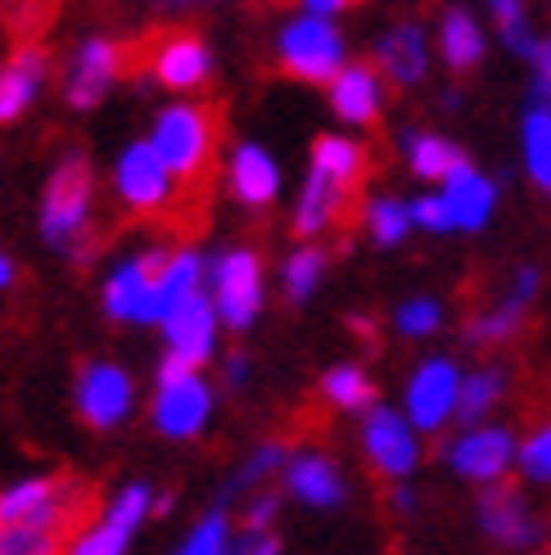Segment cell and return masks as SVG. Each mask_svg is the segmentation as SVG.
<instances>
[{"label":"cell","mask_w":551,"mask_h":555,"mask_svg":"<svg viewBox=\"0 0 551 555\" xmlns=\"http://www.w3.org/2000/svg\"><path fill=\"white\" fill-rule=\"evenodd\" d=\"M150 515H154V492L145 483H127L91 529H81L73 538V551L77 555H123Z\"/></svg>","instance_id":"obj_10"},{"label":"cell","mask_w":551,"mask_h":555,"mask_svg":"<svg viewBox=\"0 0 551 555\" xmlns=\"http://www.w3.org/2000/svg\"><path fill=\"white\" fill-rule=\"evenodd\" d=\"M285 488L298 496L303 506H312V511H335L344 506V475L335 469V461L321 456V452H298L285 461Z\"/></svg>","instance_id":"obj_20"},{"label":"cell","mask_w":551,"mask_h":555,"mask_svg":"<svg viewBox=\"0 0 551 555\" xmlns=\"http://www.w3.org/2000/svg\"><path fill=\"white\" fill-rule=\"evenodd\" d=\"M438 185H444L438 194L448 199L457 231H484L488 221H492V208H498V185H492L479 168H471L465 158H457L452 168H448V177L438 181Z\"/></svg>","instance_id":"obj_16"},{"label":"cell","mask_w":551,"mask_h":555,"mask_svg":"<svg viewBox=\"0 0 551 555\" xmlns=\"http://www.w3.org/2000/svg\"><path fill=\"white\" fill-rule=\"evenodd\" d=\"M285 461H290V452L281 448V442H267V448H258L249 461H244V469L231 479V488H227V496H235V492H244V488H254V483H262L267 475H276V469H285Z\"/></svg>","instance_id":"obj_38"},{"label":"cell","mask_w":551,"mask_h":555,"mask_svg":"<svg viewBox=\"0 0 551 555\" xmlns=\"http://www.w3.org/2000/svg\"><path fill=\"white\" fill-rule=\"evenodd\" d=\"M534 298H538V271H534V267H525V271L515 275L511 294L498 302V308H488V312L471 317V325H465V339L479 344V348L507 344V339L515 335V330H520V321H525V312L534 308Z\"/></svg>","instance_id":"obj_19"},{"label":"cell","mask_w":551,"mask_h":555,"mask_svg":"<svg viewBox=\"0 0 551 555\" xmlns=\"http://www.w3.org/2000/svg\"><path fill=\"white\" fill-rule=\"evenodd\" d=\"M321 398L339 411H367L375 402V384L362 366H335L321 379Z\"/></svg>","instance_id":"obj_30"},{"label":"cell","mask_w":551,"mask_h":555,"mask_svg":"<svg viewBox=\"0 0 551 555\" xmlns=\"http://www.w3.org/2000/svg\"><path fill=\"white\" fill-rule=\"evenodd\" d=\"M348 194H353V185H339L335 177H325V172L312 168L308 181H303V190H298V204H294V235L298 240H317L321 231H330L344 217Z\"/></svg>","instance_id":"obj_21"},{"label":"cell","mask_w":551,"mask_h":555,"mask_svg":"<svg viewBox=\"0 0 551 555\" xmlns=\"http://www.w3.org/2000/svg\"><path fill=\"white\" fill-rule=\"evenodd\" d=\"M0 5H5V0H0Z\"/></svg>","instance_id":"obj_46"},{"label":"cell","mask_w":551,"mask_h":555,"mask_svg":"<svg viewBox=\"0 0 551 555\" xmlns=\"http://www.w3.org/2000/svg\"><path fill=\"white\" fill-rule=\"evenodd\" d=\"M91 208H95V172L81 154H68L50 172L41 194V240L50 248H68L73 258H87Z\"/></svg>","instance_id":"obj_1"},{"label":"cell","mask_w":551,"mask_h":555,"mask_svg":"<svg viewBox=\"0 0 551 555\" xmlns=\"http://www.w3.org/2000/svg\"><path fill=\"white\" fill-rule=\"evenodd\" d=\"M217 330H222V317H217V308H213V294L195 289L185 302H177V308L163 317V339H168V357H177V362H185V366L213 362V352H217Z\"/></svg>","instance_id":"obj_13"},{"label":"cell","mask_w":551,"mask_h":555,"mask_svg":"<svg viewBox=\"0 0 551 555\" xmlns=\"http://www.w3.org/2000/svg\"><path fill=\"white\" fill-rule=\"evenodd\" d=\"M114 190L118 199L141 212V217H154V212H168L172 199H177V177L168 172V163L158 158V150L150 141H136L118 154L114 163Z\"/></svg>","instance_id":"obj_6"},{"label":"cell","mask_w":551,"mask_h":555,"mask_svg":"<svg viewBox=\"0 0 551 555\" xmlns=\"http://www.w3.org/2000/svg\"><path fill=\"white\" fill-rule=\"evenodd\" d=\"M276 511H281V502H276L271 492H262V496H254L249 506H244V529H271V519H276Z\"/></svg>","instance_id":"obj_41"},{"label":"cell","mask_w":551,"mask_h":555,"mask_svg":"<svg viewBox=\"0 0 551 555\" xmlns=\"http://www.w3.org/2000/svg\"><path fill=\"white\" fill-rule=\"evenodd\" d=\"M375 64H380L384 77L394 81V87H417V81L425 77V68H430V41H425V33L417 23L389 27V33L380 37V46H375Z\"/></svg>","instance_id":"obj_24"},{"label":"cell","mask_w":551,"mask_h":555,"mask_svg":"<svg viewBox=\"0 0 551 555\" xmlns=\"http://www.w3.org/2000/svg\"><path fill=\"white\" fill-rule=\"evenodd\" d=\"M312 168L325 172V177H335L339 185L357 190V181H362V172H367V154H362V145H357L353 135H317Z\"/></svg>","instance_id":"obj_27"},{"label":"cell","mask_w":551,"mask_h":555,"mask_svg":"<svg viewBox=\"0 0 551 555\" xmlns=\"http://www.w3.org/2000/svg\"><path fill=\"white\" fill-rule=\"evenodd\" d=\"M276 64L294 81H317V87H325V81L344 68L339 27L330 23V14H312V10L294 14L281 33H276Z\"/></svg>","instance_id":"obj_4"},{"label":"cell","mask_w":551,"mask_h":555,"mask_svg":"<svg viewBox=\"0 0 551 555\" xmlns=\"http://www.w3.org/2000/svg\"><path fill=\"white\" fill-rule=\"evenodd\" d=\"M195 289H204V258L195 248H172L154 271V298H150V325H163L177 302H185Z\"/></svg>","instance_id":"obj_25"},{"label":"cell","mask_w":551,"mask_h":555,"mask_svg":"<svg viewBox=\"0 0 551 555\" xmlns=\"http://www.w3.org/2000/svg\"><path fill=\"white\" fill-rule=\"evenodd\" d=\"M411 221H417L421 231H430V235L457 231L452 227V208H448L444 194H421V199H411Z\"/></svg>","instance_id":"obj_39"},{"label":"cell","mask_w":551,"mask_h":555,"mask_svg":"<svg viewBox=\"0 0 551 555\" xmlns=\"http://www.w3.org/2000/svg\"><path fill=\"white\" fill-rule=\"evenodd\" d=\"M515 461H520V475L529 483H551V421H542L525 442H520Z\"/></svg>","instance_id":"obj_35"},{"label":"cell","mask_w":551,"mask_h":555,"mask_svg":"<svg viewBox=\"0 0 551 555\" xmlns=\"http://www.w3.org/2000/svg\"><path fill=\"white\" fill-rule=\"evenodd\" d=\"M213 308L231 330H249L262 312V267L254 248H227L222 258L208 267Z\"/></svg>","instance_id":"obj_5"},{"label":"cell","mask_w":551,"mask_h":555,"mask_svg":"<svg viewBox=\"0 0 551 555\" xmlns=\"http://www.w3.org/2000/svg\"><path fill=\"white\" fill-rule=\"evenodd\" d=\"M227 185L244 208H267L281 194V168L262 145H235L227 163Z\"/></svg>","instance_id":"obj_22"},{"label":"cell","mask_w":551,"mask_h":555,"mask_svg":"<svg viewBox=\"0 0 551 555\" xmlns=\"http://www.w3.org/2000/svg\"><path fill=\"white\" fill-rule=\"evenodd\" d=\"M46 73H50V60L41 46H18L5 64H0V122H18L27 108L37 104L41 87H46Z\"/></svg>","instance_id":"obj_17"},{"label":"cell","mask_w":551,"mask_h":555,"mask_svg":"<svg viewBox=\"0 0 551 555\" xmlns=\"http://www.w3.org/2000/svg\"><path fill=\"white\" fill-rule=\"evenodd\" d=\"M150 145L158 150V158L168 163V172L181 185L204 181L213 150H217V114L213 104H195V100H177L168 108H158V118L150 127Z\"/></svg>","instance_id":"obj_2"},{"label":"cell","mask_w":551,"mask_h":555,"mask_svg":"<svg viewBox=\"0 0 551 555\" xmlns=\"http://www.w3.org/2000/svg\"><path fill=\"white\" fill-rule=\"evenodd\" d=\"M534 104H551V37L534 50Z\"/></svg>","instance_id":"obj_40"},{"label":"cell","mask_w":551,"mask_h":555,"mask_svg":"<svg viewBox=\"0 0 551 555\" xmlns=\"http://www.w3.org/2000/svg\"><path fill=\"white\" fill-rule=\"evenodd\" d=\"M213 421V388L200 375V366H185L177 357L158 366L154 402H150V425L163 438H200L204 425Z\"/></svg>","instance_id":"obj_3"},{"label":"cell","mask_w":551,"mask_h":555,"mask_svg":"<svg viewBox=\"0 0 551 555\" xmlns=\"http://www.w3.org/2000/svg\"><path fill=\"white\" fill-rule=\"evenodd\" d=\"M330 87V108L335 118L348 127H371L384 108V81L371 64H344L335 77L325 81Z\"/></svg>","instance_id":"obj_18"},{"label":"cell","mask_w":551,"mask_h":555,"mask_svg":"<svg viewBox=\"0 0 551 555\" xmlns=\"http://www.w3.org/2000/svg\"><path fill=\"white\" fill-rule=\"evenodd\" d=\"M444 461L452 465V475L471 483H498L507 479V469L515 465V438L502 425H471L457 442L444 448Z\"/></svg>","instance_id":"obj_12"},{"label":"cell","mask_w":551,"mask_h":555,"mask_svg":"<svg viewBox=\"0 0 551 555\" xmlns=\"http://www.w3.org/2000/svg\"><path fill=\"white\" fill-rule=\"evenodd\" d=\"M348 5H357V0H303V10H312V14H330V18H335L339 10H348Z\"/></svg>","instance_id":"obj_43"},{"label":"cell","mask_w":551,"mask_h":555,"mask_svg":"<svg viewBox=\"0 0 551 555\" xmlns=\"http://www.w3.org/2000/svg\"><path fill=\"white\" fill-rule=\"evenodd\" d=\"M457 158H465V154L452 141H444V135H430V131L407 135V163L421 181H444Z\"/></svg>","instance_id":"obj_31"},{"label":"cell","mask_w":551,"mask_h":555,"mask_svg":"<svg viewBox=\"0 0 551 555\" xmlns=\"http://www.w3.org/2000/svg\"><path fill=\"white\" fill-rule=\"evenodd\" d=\"M362 452L384 479H411L421 465V429L407 421V411L394 406H367L362 421Z\"/></svg>","instance_id":"obj_7"},{"label":"cell","mask_w":551,"mask_h":555,"mask_svg":"<svg viewBox=\"0 0 551 555\" xmlns=\"http://www.w3.org/2000/svg\"><path fill=\"white\" fill-rule=\"evenodd\" d=\"M127 68V54L118 41L108 37H87L73 50V64L64 73V100L77 114H91L95 104H104V95L114 91V81Z\"/></svg>","instance_id":"obj_9"},{"label":"cell","mask_w":551,"mask_h":555,"mask_svg":"<svg viewBox=\"0 0 551 555\" xmlns=\"http://www.w3.org/2000/svg\"><path fill=\"white\" fill-rule=\"evenodd\" d=\"M244 379H249V357H231V362H227V384H244Z\"/></svg>","instance_id":"obj_44"},{"label":"cell","mask_w":551,"mask_h":555,"mask_svg":"<svg viewBox=\"0 0 551 555\" xmlns=\"http://www.w3.org/2000/svg\"><path fill=\"white\" fill-rule=\"evenodd\" d=\"M208 5H222V0H154L158 14H190V10H208Z\"/></svg>","instance_id":"obj_42"},{"label":"cell","mask_w":551,"mask_h":555,"mask_svg":"<svg viewBox=\"0 0 551 555\" xmlns=\"http://www.w3.org/2000/svg\"><path fill=\"white\" fill-rule=\"evenodd\" d=\"M150 73L168 91H200L213 77V50L200 33H168L150 54Z\"/></svg>","instance_id":"obj_15"},{"label":"cell","mask_w":551,"mask_h":555,"mask_svg":"<svg viewBox=\"0 0 551 555\" xmlns=\"http://www.w3.org/2000/svg\"><path fill=\"white\" fill-rule=\"evenodd\" d=\"M492 18H498V33L507 37V46L515 54H525V60H534L538 41L529 37V23H525V0H488Z\"/></svg>","instance_id":"obj_34"},{"label":"cell","mask_w":551,"mask_h":555,"mask_svg":"<svg viewBox=\"0 0 551 555\" xmlns=\"http://www.w3.org/2000/svg\"><path fill=\"white\" fill-rule=\"evenodd\" d=\"M217 551H231V524L222 511H208L195 529L185 533L181 555H217Z\"/></svg>","instance_id":"obj_36"},{"label":"cell","mask_w":551,"mask_h":555,"mask_svg":"<svg viewBox=\"0 0 551 555\" xmlns=\"http://www.w3.org/2000/svg\"><path fill=\"white\" fill-rule=\"evenodd\" d=\"M461 371L457 362H448V357H430V362H421L417 371H411L407 379V421L417 425L421 434H434L444 429L448 421H457V402H461Z\"/></svg>","instance_id":"obj_8"},{"label":"cell","mask_w":551,"mask_h":555,"mask_svg":"<svg viewBox=\"0 0 551 555\" xmlns=\"http://www.w3.org/2000/svg\"><path fill=\"white\" fill-rule=\"evenodd\" d=\"M479 529L502 546H534L538 542V524L529 519L520 492L502 488V479L488 483V492L479 496Z\"/></svg>","instance_id":"obj_23"},{"label":"cell","mask_w":551,"mask_h":555,"mask_svg":"<svg viewBox=\"0 0 551 555\" xmlns=\"http://www.w3.org/2000/svg\"><path fill=\"white\" fill-rule=\"evenodd\" d=\"M394 325H398L402 339H425V335H434V330L444 325V308H438L434 298H411V302L398 308Z\"/></svg>","instance_id":"obj_37"},{"label":"cell","mask_w":551,"mask_h":555,"mask_svg":"<svg viewBox=\"0 0 551 555\" xmlns=\"http://www.w3.org/2000/svg\"><path fill=\"white\" fill-rule=\"evenodd\" d=\"M10 285H14V262L0 254V289H10Z\"/></svg>","instance_id":"obj_45"},{"label":"cell","mask_w":551,"mask_h":555,"mask_svg":"<svg viewBox=\"0 0 551 555\" xmlns=\"http://www.w3.org/2000/svg\"><path fill=\"white\" fill-rule=\"evenodd\" d=\"M411 227H417V221H411V204H398V199H371L367 204V231L380 248L402 244L411 235Z\"/></svg>","instance_id":"obj_33"},{"label":"cell","mask_w":551,"mask_h":555,"mask_svg":"<svg viewBox=\"0 0 551 555\" xmlns=\"http://www.w3.org/2000/svg\"><path fill=\"white\" fill-rule=\"evenodd\" d=\"M77 415L91 429H118L136 406V379L114 362H91L77 375Z\"/></svg>","instance_id":"obj_11"},{"label":"cell","mask_w":551,"mask_h":555,"mask_svg":"<svg viewBox=\"0 0 551 555\" xmlns=\"http://www.w3.org/2000/svg\"><path fill=\"white\" fill-rule=\"evenodd\" d=\"M321 275H325V248L317 244H303L298 254L285 258V271H281V285H285V298L290 302H308L321 285Z\"/></svg>","instance_id":"obj_32"},{"label":"cell","mask_w":551,"mask_h":555,"mask_svg":"<svg viewBox=\"0 0 551 555\" xmlns=\"http://www.w3.org/2000/svg\"><path fill=\"white\" fill-rule=\"evenodd\" d=\"M168 258L163 248H150V254L123 258L104 281V312L114 321L127 325H150V298H154V271Z\"/></svg>","instance_id":"obj_14"},{"label":"cell","mask_w":551,"mask_h":555,"mask_svg":"<svg viewBox=\"0 0 551 555\" xmlns=\"http://www.w3.org/2000/svg\"><path fill=\"white\" fill-rule=\"evenodd\" d=\"M438 54H444V64L457 73H471L484 60V27L475 23V14L448 10L438 18Z\"/></svg>","instance_id":"obj_26"},{"label":"cell","mask_w":551,"mask_h":555,"mask_svg":"<svg viewBox=\"0 0 551 555\" xmlns=\"http://www.w3.org/2000/svg\"><path fill=\"white\" fill-rule=\"evenodd\" d=\"M520 141H525V168L534 177L538 190L551 194V104H534L520 127Z\"/></svg>","instance_id":"obj_28"},{"label":"cell","mask_w":551,"mask_h":555,"mask_svg":"<svg viewBox=\"0 0 551 555\" xmlns=\"http://www.w3.org/2000/svg\"><path fill=\"white\" fill-rule=\"evenodd\" d=\"M502 388H507V375L498 366H488V371H475V375H465L461 379V402H457V421L461 425H479L484 415L498 406L502 398Z\"/></svg>","instance_id":"obj_29"}]
</instances>
